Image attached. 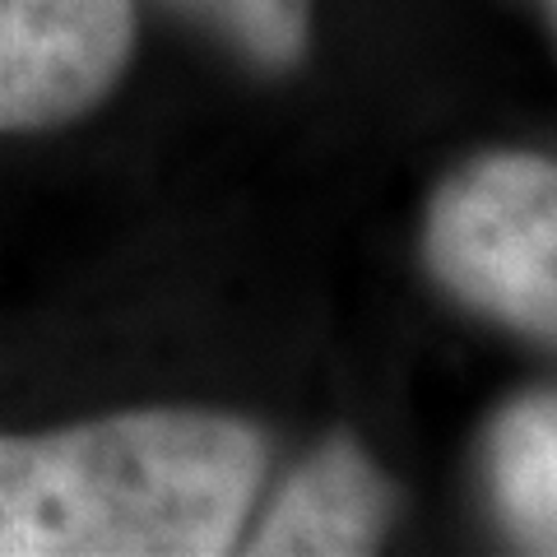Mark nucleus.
<instances>
[{
    "label": "nucleus",
    "instance_id": "2",
    "mask_svg": "<svg viewBox=\"0 0 557 557\" xmlns=\"http://www.w3.org/2000/svg\"><path fill=\"white\" fill-rule=\"evenodd\" d=\"M423 256L460 302L557 344V159L465 163L432 196Z\"/></svg>",
    "mask_w": 557,
    "mask_h": 557
},
{
    "label": "nucleus",
    "instance_id": "3",
    "mask_svg": "<svg viewBox=\"0 0 557 557\" xmlns=\"http://www.w3.org/2000/svg\"><path fill=\"white\" fill-rule=\"evenodd\" d=\"M131 51V0H0V131L79 121L121 84Z\"/></svg>",
    "mask_w": 557,
    "mask_h": 557
},
{
    "label": "nucleus",
    "instance_id": "1",
    "mask_svg": "<svg viewBox=\"0 0 557 557\" xmlns=\"http://www.w3.org/2000/svg\"><path fill=\"white\" fill-rule=\"evenodd\" d=\"M260 479L265 437L209 409L0 437V557H219Z\"/></svg>",
    "mask_w": 557,
    "mask_h": 557
},
{
    "label": "nucleus",
    "instance_id": "4",
    "mask_svg": "<svg viewBox=\"0 0 557 557\" xmlns=\"http://www.w3.org/2000/svg\"><path fill=\"white\" fill-rule=\"evenodd\" d=\"M395 493L354 437H330L274 497L247 553H372L391 525Z\"/></svg>",
    "mask_w": 557,
    "mask_h": 557
},
{
    "label": "nucleus",
    "instance_id": "5",
    "mask_svg": "<svg viewBox=\"0 0 557 557\" xmlns=\"http://www.w3.org/2000/svg\"><path fill=\"white\" fill-rule=\"evenodd\" d=\"M487 483L507 534L530 553H557V395H530L487 437Z\"/></svg>",
    "mask_w": 557,
    "mask_h": 557
},
{
    "label": "nucleus",
    "instance_id": "7",
    "mask_svg": "<svg viewBox=\"0 0 557 557\" xmlns=\"http://www.w3.org/2000/svg\"><path fill=\"white\" fill-rule=\"evenodd\" d=\"M548 5V24H553V33H557V0H544Z\"/></svg>",
    "mask_w": 557,
    "mask_h": 557
},
{
    "label": "nucleus",
    "instance_id": "6",
    "mask_svg": "<svg viewBox=\"0 0 557 557\" xmlns=\"http://www.w3.org/2000/svg\"><path fill=\"white\" fill-rule=\"evenodd\" d=\"M168 5L260 70L298 65L311 38V0H168Z\"/></svg>",
    "mask_w": 557,
    "mask_h": 557
}]
</instances>
